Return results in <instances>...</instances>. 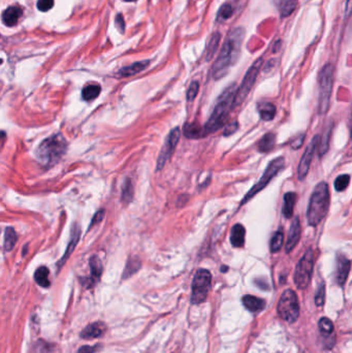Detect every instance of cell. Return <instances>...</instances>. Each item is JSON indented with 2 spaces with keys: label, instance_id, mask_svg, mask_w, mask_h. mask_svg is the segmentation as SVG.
<instances>
[{
  "label": "cell",
  "instance_id": "cell-4",
  "mask_svg": "<svg viewBox=\"0 0 352 353\" xmlns=\"http://www.w3.org/2000/svg\"><path fill=\"white\" fill-rule=\"evenodd\" d=\"M67 143L61 134L54 135L43 140L36 149V157L45 167L56 165L65 154Z\"/></svg>",
  "mask_w": 352,
  "mask_h": 353
},
{
  "label": "cell",
  "instance_id": "cell-30",
  "mask_svg": "<svg viewBox=\"0 0 352 353\" xmlns=\"http://www.w3.org/2000/svg\"><path fill=\"white\" fill-rule=\"evenodd\" d=\"M100 91H101V88L99 85H88L83 89L82 96H83L84 100L90 101V100H93L96 97H98V95L100 94Z\"/></svg>",
  "mask_w": 352,
  "mask_h": 353
},
{
  "label": "cell",
  "instance_id": "cell-32",
  "mask_svg": "<svg viewBox=\"0 0 352 353\" xmlns=\"http://www.w3.org/2000/svg\"><path fill=\"white\" fill-rule=\"evenodd\" d=\"M283 243H284V234L281 230L276 231L274 233V235L271 239V243H270V249L272 253H276L279 251V250L283 247Z\"/></svg>",
  "mask_w": 352,
  "mask_h": 353
},
{
  "label": "cell",
  "instance_id": "cell-40",
  "mask_svg": "<svg viewBox=\"0 0 352 353\" xmlns=\"http://www.w3.org/2000/svg\"><path fill=\"white\" fill-rule=\"evenodd\" d=\"M54 6V0H38L37 8L40 11H48Z\"/></svg>",
  "mask_w": 352,
  "mask_h": 353
},
{
  "label": "cell",
  "instance_id": "cell-16",
  "mask_svg": "<svg viewBox=\"0 0 352 353\" xmlns=\"http://www.w3.org/2000/svg\"><path fill=\"white\" fill-rule=\"evenodd\" d=\"M107 331V327L102 322H94L92 325H89L82 332L81 337L84 339H96V338L101 337Z\"/></svg>",
  "mask_w": 352,
  "mask_h": 353
},
{
  "label": "cell",
  "instance_id": "cell-12",
  "mask_svg": "<svg viewBox=\"0 0 352 353\" xmlns=\"http://www.w3.org/2000/svg\"><path fill=\"white\" fill-rule=\"evenodd\" d=\"M319 140H320V136H315L311 140L310 144L307 146V148H306V150L301 158L300 164H299L298 175H299L300 180H304L307 176L308 173H309V171H310V167L312 164L314 154H315L316 150L318 149Z\"/></svg>",
  "mask_w": 352,
  "mask_h": 353
},
{
  "label": "cell",
  "instance_id": "cell-27",
  "mask_svg": "<svg viewBox=\"0 0 352 353\" xmlns=\"http://www.w3.org/2000/svg\"><path fill=\"white\" fill-rule=\"evenodd\" d=\"M17 240L18 237L14 229L12 227H6L4 232V244H3V248L6 252L11 251L14 245L17 243Z\"/></svg>",
  "mask_w": 352,
  "mask_h": 353
},
{
  "label": "cell",
  "instance_id": "cell-34",
  "mask_svg": "<svg viewBox=\"0 0 352 353\" xmlns=\"http://www.w3.org/2000/svg\"><path fill=\"white\" fill-rule=\"evenodd\" d=\"M141 268V261L137 257L130 258L126 264V268L123 274V278H128L133 274H135Z\"/></svg>",
  "mask_w": 352,
  "mask_h": 353
},
{
  "label": "cell",
  "instance_id": "cell-11",
  "mask_svg": "<svg viewBox=\"0 0 352 353\" xmlns=\"http://www.w3.org/2000/svg\"><path fill=\"white\" fill-rule=\"evenodd\" d=\"M181 138V130L180 128H175L173 130H171V132L169 134L164 148L161 149V152L157 158V165H156V171H161L164 169V167L166 166V164L168 163V160L172 157V155L174 154L176 147H177L179 140Z\"/></svg>",
  "mask_w": 352,
  "mask_h": 353
},
{
  "label": "cell",
  "instance_id": "cell-28",
  "mask_svg": "<svg viewBox=\"0 0 352 353\" xmlns=\"http://www.w3.org/2000/svg\"><path fill=\"white\" fill-rule=\"evenodd\" d=\"M49 270L46 267H40L35 271L34 274V280L36 283L41 286V287H49L50 286V280H49Z\"/></svg>",
  "mask_w": 352,
  "mask_h": 353
},
{
  "label": "cell",
  "instance_id": "cell-1",
  "mask_svg": "<svg viewBox=\"0 0 352 353\" xmlns=\"http://www.w3.org/2000/svg\"><path fill=\"white\" fill-rule=\"evenodd\" d=\"M244 36L245 31L242 28L233 29L228 34L212 68L215 80L223 78L227 73L228 68L238 60Z\"/></svg>",
  "mask_w": 352,
  "mask_h": 353
},
{
  "label": "cell",
  "instance_id": "cell-41",
  "mask_svg": "<svg viewBox=\"0 0 352 353\" xmlns=\"http://www.w3.org/2000/svg\"><path fill=\"white\" fill-rule=\"evenodd\" d=\"M238 127H239V124H238L237 121H233V122L227 124L225 129H224V131H223V135L225 137H227V136H230V135L234 134V132L238 130Z\"/></svg>",
  "mask_w": 352,
  "mask_h": 353
},
{
  "label": "cell",
  "instance_id": "cell-6",
  "mask_svg": "<svg viewBox=\"0 0 352 353\" xmlns=\"http://www.w3.org/2000/svg\"><path fill=\"white\" fill-rule=\"evenodd\" d=\"M284 166H285L284 157L280 156V157H277V158L273 159L269 164V166L267 167L265 173L262 174L260 180L250 190L248 191V193L242 199L241 204H245L252 197H254L257 193H259L261 190L265 189L267 187V185H269V183L275 178V176L283 170Z\"/></svg>",
  "mask_w": 352,
  "mask_h": 353
},
{
  "label": "cell",
  "instance_id": "cell-21",
  "mask_svg": "<svg viewBox=\"0 0 352 353\" xmlns=\"http://www.w3.org/2000/svg\"><path fill=\"white\" fill-rule=\"evenodd\" d=\"M297 200V194L295 192H287L283 196V207L282 213L283 216L287 219L291 218L293 215V209H295V204Z\"/></svg>",
  "mask_w": 352,
  "mask_h": 353
},
{
  "label": "cell",
  "instance_id": "cell-19",
  "mask_svg": "<svg viewBox=\"0 0 352 353\" xmlns=\"http://www.w3.org/2000/svg\"><path fill=\"white\" fill-rule=\"evenodd\" d=\"M150 61L145 60V61H140V62H136L134 64H131L129 66L123 67L119 70L118 76L122 77V78H127V77H131L135 76L137 73L145 70L147 67H148Z\"/></svg>",
  "mask_w": 352,
  "mask_h": 353
},
{
  "label": "cell",
  "instance_id": "cell-15",
  "mask_svg": "<svg viewBox=\"0 0 352 353\" xmlns=\"http://www.w3.org/2000/svg\"><path fill=\"white\" fill-rule=\"evenodd\" d=\"M80 235H81V230L78 227V225L73 226L72 231H71V235H70V240L68 243V246L66 248V251L64 253V255L62 256V258L60 259V261L57 263V267L59 268V270L63 267V264L65 263V261L68 259V257L70 256V254L72 253V251H75V248L78 245V242L80 240Z\"/></svg>",
  "mask_w": 352,
  "mask_h": 353
},
{
  "label": "cell",
  "instance_id": "cell-17",
  "mask_svg": "<svg viewBox=\"0 0 352 353\" xmlns=\"http://www.w3.org/2000/svg\"><path fill=\"white\" fill-rule=\"evenodd\" d=\"M23 10L20 6H9L2 12V22L6 26H14L22 17Z\"/></svg>",
  "mask_w": 352,
  "mask_h": 353
},
{
  "label": "cell",
  "instance_id": "cell-36",
  "mask_svg": "<svg viewBox=\"0 0 352 353\" xmlns=\"http://www.w3.org/2000/svg\"><path fill=\"white\" fill-rule=\"evenodd\" d=\"M350 182V176L348 175H341L335 181V188L337 191L345 190Z\"/></svg>",
  "mask_w": 352,
  "mask_h": 353
},
{
  "label": "cell",
  "instance_id": "cell-9",
  "mask_svg": "<svg viewBox=\"0 0 352 353\" xmlns=\"http://www.w3.org/2000/svg\"><path fill=\"white\" fill-rule=\"evenodd\" d=\"M262 63H263V59L258 58L257 60H255L254 63L247 70L240 87L238 88L236 99H234V108L242 105L244 100L247 98L248 94L250 93V91L252 90V88L256 82L258 73L260 71Z\"/></svg>",
  "mask_w": 352,
  "mask_h": 353
},
{
  "label": "cell",
  "instance_id": "cell-22",
  "mask_svg": "<svg viewBox=\"0 0 352 353\" xmlns=\"http://www.w3.org/2000/svg\"><path fill=\"white\" fill-rule=\"evenodd\" d=\"M332 130H333V122H331L327 128L324 131V135L320 136V140H319V144H318V154L319 156H324L330 147V139H331V135H332Z\"/></svg>",
  "mask_w": 352,
  "mask_h": 353
},
{
  "label": "cell",
  "instance_id": "cell-29",
  "mask_svg": "<svg viewBox=\"0 0 352 353\" xmlns=\"http://www.w3.org/2000/svg\"><path fill=\"white\" fill-rule=\"evenodd\" d=\"M134 198V186L130 179H126L122 186V193H121V201L125 204L129 203Z\"/></svg>",
  "mask_w": 352,
  "mask_h": 353
},
{
  "label": "cell",
  "instance_id": "cell-35",
  "mask_svg": "<svg viewBox=\"0 0 352 353\" xmlns=\"http://www.w3.org/2000/svg\"><path fill=\"white\" fill-rule=\"evenodd\" d=\"M319 330L322 335L329 336L334 333V325L333 322L329 318H321L319 320Z\"/></svg>",
  "mask_w": 352,
  "mask_h": 353
},
{
  "label": "cell",
  "instance_id": "cell-43",
  "mask_svg": "<svg viewBox=\"0 0 352 353\" xmlns=\"http://www.w3.org/2000/svg\"><path fill=\"white\" fill-rule=\"evenodd\" d=\"M304 140H305V135L299 136L298 138H296L295 140L291 142V147H292L293 149H296V150L300 149L301 147H302V145H303V143H304Z\"/></svg>",
  "mask_w": 352,
  "mask_h": 353
},
{
  "label": "cell",
  "instance_id": "cell-25",
  "mask_svg": "<svg viewBox=\"0 0 352 353\" xmlns=\"http://www.w3.org/2000/svg\"><path fill=\"white\" fill-rule=\"evenodd\" d=\"M258 112L263 121H272L276 116V107L271 102H261L258 105Z\"/></svg>",
  "mask_w": 352,
  "mask_h": 353
},
{
  "label": "cell",
  "instance_id": "cell-7",
  "mask_svg": "<svg viewBox=\"0 0 352 353\" xmlns=\"http://www.w3.org/2000/svg\"><path fill=\"white\" fill-rule=\"evenodd\" d=\"M277 312L279 316L289 322H296L300 316V306L297 294L291 289L285 290L277 306Z\"/></svg>",
  "mask_w": 352,
  "mask_h": 353
},
{
  "label": "cell",
  "instance_id": "cell-10",
  "mask_svg": "<svg viewBox=\"0 0 352 353\" xmlns=\"http://www.w3.org/2000/svg\"><path fill=\"white\" fill-rule=\"evenodd\" d=\"M212 275L208 270H198L192 281L191 303L200 304L206 301L211 289Z\"/></svg>",
  "mask_w": 352,
  "mask_h": 353
},
{
  "label": "cell",
  "instance_id": "cell-24",
  "mask_svg": "<svg viewBox=\"0 0 352 353\" xmlns=\"http://www.w3.org/2000/svg\"><path fill=\"white\" fill-rule=\"evenodd\" d=\"M90 271H91V278H90V284L91 286L97 282L100 276L102 274V263L98 256L94 255L90 258Z\"/></svg>",
  "mask_w": 352,
  "mask_h": 353
},
{
  "label": "cell",
  "instance_id": "cell-31",
  "mask_svg": "<svg viewBox=\"0 0 352 353\" xmlns=\"http://www.w3.org/2000/svg\"><path fill=\"white\" fill-rule=\"evenodd\" d=\"M298 5V0H282L280 4V13L281 17H289L290 14L296 10Z\"/></svg>",
  "mask_w": 352,
  "mask_h": 353
},
{
  "label": "cell",
  "instance_id": "cell-18",
  "mask_svg": "<svg viewBox=\"0 0 352 353\" xmlns=\"http://www.w3.org/2000/svg\"><path fill=\"white\" fill-rule=\"evenodd\" d=\"M246 229L242 224L233 225L230 231V243L233 247L241 248L245 244Z\"/></svg>",
  "mask_w": 352,
  "mask_h": 353
},
{
  "label": "cell",
  "instance_id": "cell-37",
  "mask_svg": "<svg viewBox=\"0 0 352 353\" xmlns=\"http://www.w3.org/2000/svg\"><path fill=\"white\" fill-rule=\"evenodd\" d=\"M232 13H233L232 6L230 4L226 3L220 7V9L218 11V18L220 20H227L232 16Z\"/></svg>",
  "mask_w": 352,
  "mask_h": 353
},
{
  "label": "cell",
  "instance_id": "cell-42",
  "mask_svg": "<svg viewBox=\"0 0 352 353\" xmlns=\"http://www.w3.org/2000/svg\"><path fill=\"white\" fill-rule=\"evenodd\" d=\"M104 216H105V211H104V210L98 211V212L94 215V217H93V219H92V222L90 223V227H93L95 224L101 222L102 219H104Z\"/></svg>",
  "mask_w": 352,
  "mask_h": 353
},
{
  "label": "cell",
  "instance_id": "cell-26",
  "mask_svg": "<svg viewBox=\"0 0 352 353\" xmlns=\"http://www.w3.org/2000/svg\"><path fill=\"white\" fill-rule=\"evenodd\" d=\"M184 136L188 139H198L203 137V128L199 127L195 123H186L183 128Z\"/></svg>",
  "mask_w": 352,
  "mask_h": 353
},
{
  "label": "cell",
  "instance_id": "cell-23",
  "mask_svg": "<svg viewBox=\"0 0 352 353\" xmlns=\"http://www.w3.org/2000/svg\"><path fill=\"white\" fill-rule=\"evenodd\" d=\"M275 145H276V135L274 132H269V134L265 135L260 139V141L257 144V149L262 153H266L273 150Z\"/></svg>",
  "mask_w": 352,
  "mask_h": 353
},
{
  "label": "cell",
  "instance_id": "cell-39",
  "mask_svg": "<svg viewBox=\"0 0 352 353\" xmlns=\"http://www.w3.org/2000/svg\"><path fill=\"white\" fill-rule=\"evenodd\" d=\"M325 296H326V288L324 284H321L317 290L316 297H315V303L317 306L320 307L325 304Z\"/></svg>",
  "mask_w": 352,
  "mask_h": 353
},
{
  "label": "cell",
  "instance_id": "cell-45",
  "mask_svg": "<svg viewBox=\"0 0 352 353\" xmlns=\"http://www.w3.org/2000/svg\"><path fill=\"white\" fill-rule=\"evenodd\" d=\"M94 351H95V348H93L91 346H83L82 348H80L78 353H94Z\"/></svg>",
  "mask_w": 352,
  "mask_h": 353
},
{
  "label": "cell",
  "instance_id": "cell-3",
  "mask_svg": "<svg viewBox=\"0 0 352 353\" xmlns=\"http://www.w3.org/2000/svg\"><path fill=\"white\" fill-rule=\"evenodd\" d=\"M330 188L328 183H318L311 194L307 209V220L310 226H317L325 219L330 208Z\"/></svg>",
  "mask_w": 352,
  "mask_h": 353
},
{
  "label": "cell",
  "instance_id": "cell-13",
  "mask_svg": "<svg viewBox=\"0 0 352 353\" xmlns=\"http://www.w3.org/2000/svg\"><path fill=\"white\" fill-rule=\"evenodd\" d=\"M301 235H302L301 222H300V219L298 217H296L295 219H293V221H292L289 231H288L287 240H286V244H285L286 253H290L292 250L297 247V245L299 244V242L301 240Z\"/></svg>",
  "mask_w": 352,
  "mask_h": 353
},
{
  "label": "cell",
  "instance_id": "cell-46",
  "mask_svg": "<svg viewBox=\"0 0 352 353\" xmlns=\"http://www.w3.org/2000/svg\"><path fill=\"white\" fill-rule=\"evenodd\" d=\"M352 12V0H347L346 7H345V14L346 17H349Z\"/></svg>",
  "mask_w": 352,
  "mask_h": 353
},
{
  "label": "cell",
  "instance_id": "cell-8",
  "mask_svg": "<svg viewBox=\"0 0 352 353\" xmlns=\"http://www.w3.org/2000/svg\"><path fill=\"white\" fill-rule=\"evenodd\" d=\"M314 269V252L308 249L299 260L295 272V283L299 289H306L311 282Z\"/></svg>",
  "mask_w": 352,
  "mask_h": 353
},
{
  "label": "cell",
  "instance_id": "cell-14",
  "mask_svg": "<svg viewBox=\"0 0 352 353\" xmlns=\"http://www.w3.org/2000/svg\"><path fill=\"white\" fill-rule=\"evenodd\" d=\"M351 268V262L345 255H338L337 257V272L336 280L340 286H343L347 280Z\"/></svg>",
  "mask_w": 352,
  "mask_h": 353
},
{
  "label": "cell",
  "instance_id": "cell-5",
  "mask_svg": "<svg viewBox=\"0 0 352 353\" xmlns=\"http://www.w3.org/2000/svg\"><path fill=\"white\" fill-rule=\"evenodd\" d=\"M335 67L332 63L326 64L321 68L318 75L319 95H318V113L325 115L330 109V101L334 85Z\"/></svg>",
  "mask_w": 352,
  "mask_h": 353
},
{
  "label": "cell",
  "instance_id": "cell-20",
  "mask_svg": "<svg viewBox=\"0 0 352 353\" xmlns=\"http://www.w3.org/2000/svg\"><path fill=\"white\" fill-rule=\"evenodd\" d=\"M243 304L248 309L249 311L253 313H257L262 311L266 307V302L262 299L256 298L254 296H245L243 298Z\"/></svg>",
  "mask_w": 352,
  "mask_h": 353
},
{
  "label": "cell",
  "instance_id": "cell-33",
  "mask_svg": "<svg viewBox=\"0 0 352 353\" xmlns=\"http://www.w3.org/2000/svg\"><path fill=\"white\" fill-rule=\"evenodd\" d=\"M219 41H220V34L218 32H215L212 35L207 48V60H211L213 56L215 55L219 46Z\"/></svg>",
  "mask_w": 352,
  "mask_h": 353
},
{
  "label": "cell",
  "instance_id": "cell-38",
  "mask_svg": "<svg viewBox=\"0 0 352 353\" xmlns=\"http://www.w3.org/2000/svg\"><path fill=\"white\" fill-rule=\"evenodd\" d=\"M198 89H199V84L198 82H192L190 84L188 90H187V101L188 102H192L194 100V98L196 97L197 93H198Z\"/></svg>",
  "mask_w": 352,
  "mask_h": 353
},
{
  "label": "cell",
  "instance_id": "cell-47",
  "mask_svg": "<svg viewBox=\"0 0 352 353\" xmlns=\"http://www.w3.org/2000/svg\"><path fill=\"white\" fill-rule=\"evenodd\" d=\"M126 2H133V1H137V0H124Z\"/></svg>",
  "mask_w": 352,
  "mask_h": 353
},
{
  "label": "cell",
  "instance_id": "cell-44",
  "mask_svg": "<svg viewBox=\"0 0 352 353\" xmlns=\"http://www.w3.org/2000/svg\"><path fill=\"white\" fill-rule=\"evenodd\" d=\"M116 24H117V27H118L119 30L123 33L124 30H125V24H124V20H123L121 14H118V16H117Z\"/></svg>",
  "mask_w": 352,
  "mask_h": 353
},
{
  "label": "cell",
  "instance_id": "cell-2",
  "mask_svg": "<svg viewBox=\"0 0 352 353\" xmlns=\"http://www.w3.org/2000/svg\"><path fill=\"white\" fill-rule=\"evenodd\" d=\"M237 91V85L231 84L221 93V95L218 97L215 108L209 118L208 122L202 127L203 137L217 131L226 122L230 111L234 108V99H236Z\"/></svg>",
  "mask_w": 352,
  "mask_h": 353
}]
</instances>
